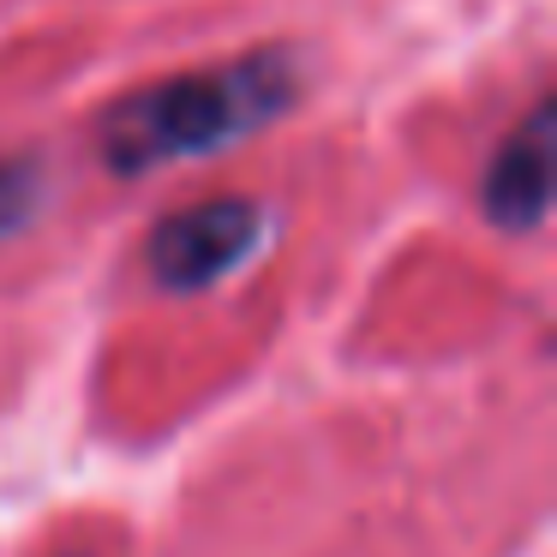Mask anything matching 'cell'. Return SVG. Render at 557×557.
Instances as JSON below:
<instances>
[{
  "instance_id": "cell-1",
  "label": "cell",
  "mask_w": 557,
  "mask_h": 557,
  "mask_svg": "<svg viewBox=\"0 0 557 557\" xmlns=\"http://www.w3.org/2000/svg\"><path fill=\"white\" fill-rule=\"evenodd\" d=\"M300 97V66L288 49H252L216 66L169 73L121 97L97 126V150L114 174H157L246 145Z\"/></svg>"
},
{
  "instance_id": "cell-2",
  "label": "cell",
  "mask_w": 557,
  "mask_h": 557,
  "mask_svg": "<svg viewBox=\"0 0 557 557\" xmlns=\"http://www.w3.org/2000/svg\"><path fill=\"white\" fill-rule=\"evenodd\" d=\"M270 240V216L252 198H198L150 228L145 264L162 288L174 294H205L246 270Z\"/></svg>"
},
{
  "instance_id": "cell-3",
  "label": "cell",
  "mask_w": 557,
  "mask_h": 557,
  "mask_svg": "<svg viewBox=\"0 0 557 557\" xmlns=\"http://www.w3.org/2000/svg\"><path fill=\"white\" fill-rule=\"evenodd\" d=\"M552 205V102H533V114L497 145L485 169V210L504 228H540Z\"/></svg>"
},
{
  "instance_id": "cell-4",
  "label": "cell",
  "mask_w": 557,
  "mask_h": 557,
  "mask_svg": "<svg viewBox=\"0 0 557 557\" xmlns=\"http://www.w3.org/2000/svg\"><path fill=\"white\" fill-rule=\"evenodd\" d=\"M42 210V162L37 157H0V240L18 234Z\"/></svg>"
}]
</instances>
